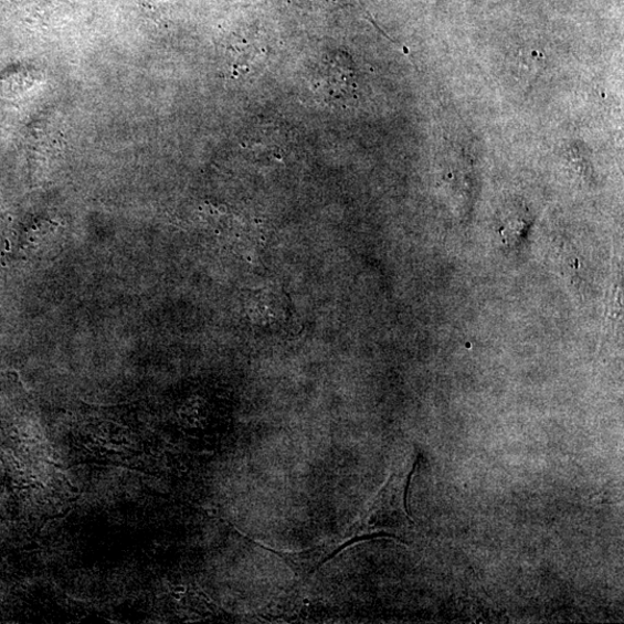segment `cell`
Masks as SVG:
<instances>
[{"instance_id": "1", "label": "cell", "mask_w": 624, "mask_h": 624, "mask_svg": "<svg viewBox=\"0 0 624 624\" xmlns=\"http://www.w3.org/2000/svg\"><path fill=\"white\" fill-rule=\"evenodd\" d=\"M358 71L351 59L339 54L321 66L320 93L334 99L351 96L358 89Z\"/></svg>"}]
</instances>
